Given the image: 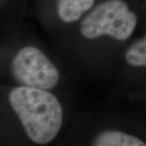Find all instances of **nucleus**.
Here are the masks:
<instances>
[{"mask_svg": "<svg viewBox=\"0 0 146 146\" xmlns=\"http://www.w3.org/2000/svg\"><path fill=\"white\" fill-rule=\"evenodd\" d=\"M145 26L146 0H98L50 45L82 82L103 87L121 52Z\"/></svg>", "mask_w": 146, "mask_h": 146, "instance_id": "nucleus-1", "label": "nucleus"}, {"mask_svg": "<svg viewBox=\"0 0 146 146\" xmlns=\"http://www.w3.org/2000/svg\"><path fill=\"white\" fill-rule=\"evenodd\" d=\"M78 98L0 83V146L58 145Z\"/></svg>", "mask_w": 146, "mask_h": 146, "instance_id": "nucleus-2", "label": "nucleus"}, {"mask_svg": "<svg viewBox=\"0 0 146 146\" xmlns=\"http://www.w3.org/2000/svg\"><path fill=\"white\" fill-rule=\"evenodd\" d=\"M0 80L75 98L83 83L56 50L26 25L0 36Z\"/></svg>", "mask_w": 146, "mask_h": 146, "instance_id": "nucleus-3", "label": "nucleus"}, {"mask_svg": "<svg viewBox=\"0 0 146 146\" xmlns=\"http://www.w3.org/2000/svg\"><path fill=\"white\" fill-rule=\"evenodd\" d=\"M58 145L146 146V120L108 102L79 104Z\"/></svg>", "mask_w": 146, "mask_h": 146, "instance_id": "nucleus-4", "label": "nucleus"}, {"mask_svg": "<svg viewBox=\"0 0 146 146\" xmlns=\"http://www.w3.org/2000/svg\"><path fill=\"white\" fill-rule=\"evenodd\" d=\"M106 102L141 114L146 110V26L121 52L102 87Z\"/></svg>", "mask_w": 146, "mask_h": 146, "instance_id": "nucleus-5", "label": "nucleus"}, {"mask_svg": "<svg viewBox=\"0 0 146 146\" xmlns=\"http://www.w3.org/2000/svg\"><path fill=\"white\" fill-rule=\"evenodd\" d=\"M98 0H28L29 16L36 20L50 42L75 26Z\"/></svg>", "mask_w": 146, "mask_h": 146, "instance_id": "nucleus-6", "label": "nucleus"}, {"mask_svg": "<svg viewBox=\"0 0 146 146\" xmlns=\"http://www.w3.org/2000/svg\"><path fill=\"white\" fill-rule=\"evenodd\" d=\"M28 16V0H0V36L21 29Z\"/></svg>", "mask_w": 146, "mask_h": 146, "instance_id": "nucleus-7", "label": "nucleus"}, {"mask_svg": "<svg viewBox=\"0 0 146 146\" xmlns=\"http://www.w3.org/2000/svg\"><path fill=\"white\" fill-rule=\"evenodd\" d=\"M141 115L142 116V117H143V118H144V119H145L146 120V110L145 111H144V112H143V113H142Z\"/></svg>", "mask_w": 146, "mask_h": 146, "instance_id": "nucleus-8", "label": "nucleus"}]
</instances>
